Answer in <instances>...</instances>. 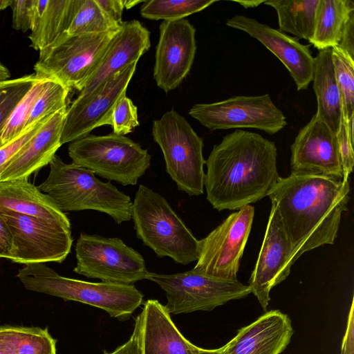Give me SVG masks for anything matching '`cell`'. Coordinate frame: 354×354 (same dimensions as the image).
Segmentation results:
<instances>
[{
  "label": "cell",
  "mask_w": 354,
  "mask_h": 354,
  "mask_svg": "<svg viewBox=\"0 0 354 354\" xmlns=\"http://www.w3.org/2000/svg\"><path fill=\"white\" fill-rule=\"evenodd\" d=\"M275 143L236 129L214 145L205 165L207 199L218 211L238 210L268 195L277 183Z\"/></svg>",
  "instance_id": "cell-1"
},
{
  "label": "cell",
  "mask_w": 354,
  "mask_h": 354,
  "mask_svg": "<svg viewBox=\"0 0 354 354\" xmlns=\"http://www.w3.org/2000/svg\"><path fill=\"white\" fill-rule=\"evenodd\" d=\"M349 192V180L291 174L280 177L267 196L276 205L284 231L301 257L334 243Z\"/></svg>",
  "instance_id": "cell-2"
},
{
  "label": "cell",
  "mask_w": 354,
  "mask_h": 354,
  "mask_svg": "<svg viewBox=\"0 0 354 354\" xmlns=\"http://www.w3.org/2000/svg\"><path fill=\"white\" fill-rule=\"evenodd\" d=\"M39 187L64 212L93 209L108 214L118 224L131 219L132 201L111 182H102L91 170L64 162L57 155Z\"/></svg>",
  "instance_id": "cell-3"
},
{
  "label": "cell",
  "mask_w": 354,
  "mask_h": 354,
  "mask_svg": "<svg viewBox=\"0 0 354 354\" xmlns=\"http://www.w3.org/2000/svg\"><path fill=\"white\" fill-rule=\"evenodd\" d=\"M17 277L27 290L95 306L118 319L130 317L143 299L133 285L68 278L43 263L25 265Z\"/></svg>",
  "instance_id": "cell-4"
},
{
  "label": "cell",
  "mask_w": 354,
  "mask_h": 354,
  "mask_svg": "<svg viewBox=\"0 0 354 354\" xmlns=\"http://www.w3.org/2000/svg\"><path fill=\"white\" fill-rule=\"evenodd\" d=\"M131 219L137 237L158 257L183 265L197 261L199 240L160 194L140 185L132 202Z\"/></svg>",
  "instance_id": "cell-5"
},
{
  "label": "cell",
  "mask_w": 354,
  "mask_h": 354,
  "mask_svg": "<svg viewBox=\"0 0 354 354\" xmlns=\"http://www.w3.org/2000/svg\"><path fill=\"white\" fill-rule=\"evenodd\" d=\"M72 162L124 186L136 185L149 168L151 156L125 136L88 134L70 142Z\"/></svg>",
  "instance_id": "cell-6"
},
{
  "label": "cell",
  "mask_w": 354,
  "mask_h": 354,
  "mask_svg": "<svg viewBox=\"0 0 354 354\" xmlns=\"http://www.w3.org/2000/svg\"><path fill=\"white\" fill-rule=\"evenodd\" d=\"M151 135L162 152L166 171L177 188L189 196L203 194V141L174 109L152 122Z\"/></svg>",
  "instance_id": "cell-7"
},
{
  "label": "cell",
  "mask_w": 354,
  "mask_h": 354,
  "mask_svg": "<svg viewBox=\"0 0 354 354\" xmlns=\"http://www.w3.org/2000/svg\"><path fill=\"white\" fill-rule=\"evenodd\" d=\"M118 31L66 35L39 53L34 66L35 74L41 78L58 81L80 92L98 66Z\"/></svg>",
  "instance_id": "cell-8"
},
{
  "label": "cell",
  "mask_w": 354,
  "mask_h": 354,
  "mask_svg": "<svg viewBox=\"0 0 354 354\" xmlns=\"http://www.w3.org/2000/svg\"><path fill=\"white\" fill-rule=\"evenodd\" d=\"M147 279L156 283L165 292L167 301L165 306L174 315L210 311L251 293L249 286L238 279H221L193 269L170 274L149 272Z\"/></svg>",
  "instance_id": "cell-9"
},
{
  "label": "cell",
  "mask_w": 354,
  "mask_h": 354,
  "mask_svg": "<svg viewBox=\"0 0 354 354\" xmlns=\"http://www.w3.org/2000/svg\"><path fill=\"white\" fill-rule=\"evenodd\" d=\"M75 256L74 272L102 282L133 285L149 273L142 256L118 237L81 232Z\"/></svg>",
  "instance_id": "cell-10"
},
{
  "label": "cell",
  "mask_w": 354,
  "mask_h": 354,
  "mask_svg": "<svg viewBox=\"0 0 354 354\" xmlns=\"http://www.w3.org/2000/svg\"><path fill=\"white\" fill-rule=\"evenodd\" d=\"M0 214L12 236L9 257L21 264L55 261L62 263L73 244L71 225L26 216L10 211Z\"/></svg>",
  "instance_id": "cell-11"
},
{
  "label": "cell",
  "mask_w": 354,
  "mask_h": 354,
  "mask_svg": "<svg viewBox=\"0 0 354 354\" xmlns=\"http://www.w3.org/2000/svg\"><path fill=\"white\" fill-rule=\"evenodd\" d=\"M189 114L210 131L255 129L274 134L287 122L268 94L239 95L212 102L194 104Z\"/></svg>",
  "instance_id": "cell-12"
},
{
  "label": "cell",
  "mask_w": 354,
  "mask_h": 354,
  "mask_svg": "<svg viewBox=\"0 0 354 354\" xmlns=\"http://www.w3.org/2000/svg\"><path fill=\"white\" fill-rule=\"evenodd\" d=\"M254 215V207L246 205L229 215L199 240L198 258L193 270L221 279L237 280Z\"/></svg>",
  "instance_id": "cell-13"
},
{
  "label": "cell",
  "mask_w": 354,
  "mask_h": 354,
  "mask_svg": "<svg viewBox=\"0 0 354 354\" xmlns=\"http://www.w3.org/2000/svg\"><path fill=\"white\" fill-rule=\"evenodd\" d=\"M300 257L288 238L276 205L272 203L263 243L249 279L251 292L267 310L271 290L284 281Z\"/></svg>",
  "instance_id": "cell-14"
},
{
  "label": "cell",
  "mask_w": 354,
  "mask_h": 354,
  "mask_svg": "<svg viewBox=\"0 0 354 354\" xmlns=\"http://www.w3.org/2000/svg\"><path fill=\"white\" fill-rule=\"evenodd\" d=\"M137 63L133 62L111 77L86 100L73 102L65 114L62 145L89 134L97 127L111 125L114 106L126 94Z\"/></svg>",
  "instance_id": "cell-15"
},
{
  "label": "cell",
  "mask_w": 354,
  "mask_h": 354,
  "mask_svg": "<svg viewBox=\"0 0 354 354\" xmlns=\"http://www.w3.org/2000/svg\"><path fill=\"white\" fill-rule=\"evenodd\" d=\"M156 47L153 78L168 93L180 86L189 73L196 51V29L186 19L163 21Z\"/></svg>",
  "instance_id": "cell-16"
},
{
  "label": "cell",
  "mask_w": 354,
  "mask_h": 354,
  "mask_svg": "<svg viewBox=\"0 0 354 354\" xmlns=\"http://www.w3.org/2000/svg\"><path fill=\"white\" fill-rule=\"evenodd\" d=\"M290 149L291 174L343 179L335 133L316 113L299 130Z\"/></svg>",
  "instance_id": "cell-17"
},
{
  "label": "cell",
  "mask_w": 354,
  "mask_h": 354,
  "mask_svg": "<svg viewBox=\"0 0 354 354\" xmlns=\"http://www.w3.org/2000/svg\"><path fill=\"white\" fill-rule=\"evenodd\" d=\"M226 25L246 32L272 53L287 68L297 91L308 87L313 81L315 65L309 45L302 44L296 38L244 15H236L227 19Z\"/></svg>",
  "instance_id": "cell-18"
},
{
  "label": "cell",
  "mask_w": 354,
  "mask_h": 354,
  "mask_svg": "<svg viewBox=\"0 0 354 354\" xmlns=\"http://www.w3.org/2000/svg\"><path fill=\"white\" fill-rule=\"evenodd\" d=\"M150 46V32L146 27L138 20L124 21L75 101L86 100L111 77L138 62Z\"/></svg>",
  "instance_id": "cell-19"
},
{
  "label": "cell",
  "mask_w": 354,
  "mask_h": 354,
  "mask_svg": "<svg viewBox=\"0 0 354 354\" xmlns=\"http://www.w3.org/2000/svg\"><path fill=\"white\" fill-rule=\"evenodd\" d=\"M294 333L289 316L278 310L266 312L222 346L221 354H280Z\"/></svg>",
  "instance_id": "cell-20"
},
{
  "label": "cell",
  "mask_w": 354,
  "mask_h": 354,
  "mask_svg": "<svg viewBox=\"0 0 354 354\" xmlns=\"http://www.w3.org/2000/svg\"><path fill=\"white\" fill-rule=\"evenodd\" d=\"M67 108L52 115L14 157L0 176V182L28 179L32 173L50 163L60 142Z\"/></svg>",
  "instance_id": "cell-21"
},
{
  "label": "cell",
  "mask_w": 354,
  "mask_h": 354,
  "mask_svg": "<svg viewBox=\"0 0 354 354\" xmlns=\"http://www.w3.org/2000/svg\"><path fill=\"white\" fill-rule=\"evenodd\" d=\"M141 313L143 354H198L201 351L180 333L158 300H147Z\"/></svg>",
  "instance_id": "cell-22"
},
{
  "label": "cell",
  "mask_w": 354,
  "mask_h": 354,
  "mask_svg": "<svg viewBox=\"0 0 354 354\" xmlns=\"http://www.w3.org/2000/svg\"><path fill=\"white\" fill-rule=\"evenodd\" d=\"M18 214L71 225L67 216L46 194L28 179L0 182V212Z\"/></svg>",
  "instance_id": "cell-23"
},
{
  "label": "cell",
  "mask_w": 354,
  "mask_h": 354,
  "mask_svg": "<svg viewBox=\"0 0 354 354\" xmlns=\"http://www.w3.org/2000/svg\"><path fill=\"white\" fill-rule=\"evenodd\" d=\"M77 6V0H34L31 46L41 53L68 35Z\"/></svg>",
  "instance_id": "cell-24"
},
{
  "label": "cell",
  "mask_w": 354,
  "mask_h": 354,
  "mask_svg": "<svg viewBox=\"0 0 354 354\" xmlns=\"http://www.w3.org/2000/svg\"><path fill=\"white\" fill-rule=\"evenodd\" d=\"M312 82L317 102L316 113L336 133L341 123L342 108L331 48L319 50L315 57Z\"/></svg>",
  "instance_id": "cell-25"
},
{
  "label": "cell",
  "mask_w": 354,
  "mask_h": 354,
  "mask_svg": "<svg viewBox=\"0 0 354 354\" xmlns=\"http://www.w3.org/2000/svg\"><path fill=\"white\" fill-rule=\"evenodd\" d=\"M353 12V1L319 0L309 43L319 50L338 46L345 24Z\"/></svg>",
  "instance_id": "cell-26"
},
{
  "label": "cell",
  "mask_w": 354,
  "mask_h": 354,
  "mask_svg": "<svg viewBox=\"0 0 354 354\" xmlns=\"http://www.w3.org/2000/svg\"><path fill=\"white\" fill-rule=\"evenodd\" d=\"M319 0H268L277 14L279 30L310 41Z\"/></svg>",
  "instance_id": "cell-27"
},
{
  "label": "cell",
  "mask_w": 354,
  "mask_h": 354,
  "mask_svg": "<svg viewBox=\"0 0 354 354\" xmlns=\"http://www.w3.org/2000/svg\"><path fill=\"white\" fill-rule=\"evenodd\" d=\"M0 339L15 354H57L56 339L48 328L0 326Z\"/></svg>",
  "instance_id": "cell-28"
},
{
  "label": "cell",
  "mask_w": 354,
  "mask_h": 354,
  "mask_svg": "<svg viewBox=\"0 0 354 354\" xmlns=\"http://www.w3.org/2000/svg\"><path fill=\"white\" fill-rule=\"evenodd\" d=\"M335 75L339 88L342 118L353 136L354 122V59L338 46L331 48Z\"/></svg>",
  "instance_id": "cell-29"
},
{
  "label": "cell",
  "mask_w": 354,
  "mask_h": 354,
  "mask_svg": "<svg viewBox=\"0 0 354 354\" xmlns=\"http://www.w3.org/2000/svg\"><path fill=\"white\" fill-rule=\"evenodd\" d=\"M121 26L105 15L95 0H77L67 34L76 35L116 32Z\"/></svg>",
  "instance_id": "cell-30"
},
{
  "label": "cell",
  "mask_w": 354,
  "mask_h": 354,
  "mask_svg": "<svg viewBox=\"0 0 354 354\" xmlns=\"http://www.w3.org/2000/svg\"><path fill=\"white\" fill-rule=\"evenodd\" d=\"M215 0H147L140 7V15L150 20L175 21L198 12Z\"/></svg>",
  "instance_id": "cell-31"
},
{
  "label": "cell",
  "mask_w": 354,
  "mask_h": 354,
  "mask_svg": "<svg viewBox=\"0 0 354 354\" xmlns=\"http://www.w3.org/2000/svg\"><path fill=\"white\" fill-rule=\"evenodd\" d=\"M47 80L39 77L16 106L3 129L2 145L17 138L26 128L32 109L43 91Z\"/></svg>",
  "instance_id": "cell-32"
},
{
  "label": "cell",
  "mask_w": 354,
  "mask_h": 354,
  "mask_svg": "<svg viewBox=\"0 0 354 354\" xmlns=\"http://www.w3.org/2000/svg\"><path fill=\"white\" fill-rule=\"evenodd\" d=\"M39 77L30 74L0 83V147L3 129L16 106Z\"/></svg>",
  "instance_id": "cell-33"
},
{
  "label": "cell",
  "mask_w": 354,
  "mask_h": 354,
  "mask_svg": "<svg viewBox=\"0 0 354 354\" xmlns=\"http://www.w3.org/2000/svg\"><path fill=\"white\" fill-rule=\"evenodd\" d=\"M71 89L58 81L48 79L27 121L26 127L37 121L67 108L66 100Z\"/></svg>",
  "instance_id": "cell-34"
},
{
  "label": "cell",
  "mask_w": 354,
  "mask_h": 354,
  "mask_svg": "<svg viewBox=\"0 0 354 354\" xmlns=\"http://www.w3.org/2000/svg\"><path fill=\"white\" fill-rule=\"evenodd\" d=\"M113 133L125 136L139 126L138 108L126 94L120 97L111 114Z\"/></svg>",
  "instance_id": "cell-35"
},
{
  "label": "cell",
  "mask_w": 354,
  "mask_h": 354,
  "mask_svg": "<svg viewBox=\"0 0 354 354\" xmlns=\"http://www.w3.org/2000/svg\"><path fill=\"white\" fill-rule=\"evenodd\" d=\"M50 116L44 118L27 127L19 136L0 147V176L14 157L25 147Z\"/></svg>",
  "instance_id": "cell-36"
},
{
  "label": "cell",
  "mask_w": 354,
  "mask_h": 354,
  "mask_svg": "<svg viewBox=\"0 0 354 354\" xmlns=\"http://www.w3.org/2000/svg\"><path fill=\"white\" fill-rule=\"evenodd\" d=\"M335 137L343 171V179L349 180L354 165L353 136L349 132L342 117Z\"/></svg>",
  "instance_id": "cell-37"
},
{
  "label": "cell",
  "mask_w": 354,
  "mask_h": 354,
  "mask_svg": "<svg viewBox=\"0 0 354 354\" xmlns=\"http://www.w3.org/2000/svg\"><path fill=\"white\" fill-rule=\"evenodd\" d=\"M34 0H10L12 10V27L26 32L30 30L33 14Z\"/></svg>",
  "instance_id": "cell-38"
},
{
  "label": "cell",
  "mask_w": 354,
  "mask_h": 354,
  "mask_svg": "<svg viewBox=\"0 0 354 354\" xmlns=\"http://www.w3.org/2000/svg\"><path fill=\"white\" fill-rule=\"evenodd\" d=\"M104 354H143L142 351V314L140 313L129 340L111 353Z\"/></svg>",
  "instance_id": "cell-39"
},
{
  "label": "cell",
  "mask_w": 354,
  "mask_h": 354,
  "mask_svg": "<svg viewBox=\"0 0 354 354\" xmlns=\"http://www.w3.org/2000/svg\"><path fill=\"white\" fill-rule=\"evenodd\" d=\"M105 15L115 24L122 26L124 0H95Z\"/></svg>",
  "instance_id": "cell-40"
},
{
  "label": "cell",
  "mask_w": 354,
  "mask_h": 354,
  "mask_svg": "<svg viewBox=\"0 0 354 354\" xmlns=\"http://www.w3.org/2000/svg\"><path fill=\"white\" fill-rule=\"evenodd\" d=\"M338 47L354 59V12L348 17Z\"/></svg>",
  "instance_id": "cell-41"
},
{
  "label": "cell",
  "mask_w": 354,
  "mask_h": 354,
  "mask_svg": "<svg viewBox=\"0 0 354 354\" xmlns=\"http://www.w3.org/2000/svg\"><path fill=\"white\" fill-rule=\"evenodd\" d=\"M352 300L344 336L342 339L340 354H354V312Z\"/></svg>",
  "instance_id": "cell-42"
},
{
  "label": "cell",
  "mask_w": 354,
  "mask_h": 354,
  "mask_svg": "<svg viewBox=\"0 0 354 354\" xmlns=\"http://www.w3.org/2000/svg\"><path fill=\"white\" fill-rule=\"evenodd\" d=\"M12 250V236L3 218L0 214V259H8Z\"/></svg>",
  "instance_id": "cell-43"
},
{
  "label": "cell",
  "mask_w": 354,
  "mask_h": 354,
  "mask_svg": "<svg viewBox=\"0 0 354 354\" xmlns=\"http://www.w3.org/2000/svg\"><path fill=\"white\" fill-rule=\"evenodd\" d=\"M234 2L240 4L245 8H251L259 6L261 3H264V0H243V1H234Z\"/></svg>",
  "instance_id": "cell-44"
},
{
  "label": "cell",
  "mask_w": 354,
  "mask_h": 354,
  "mask_svg": "<svg viewBox=\"0 0 354 354\" xmlns=\"http://www.w3.org/2000/svg\"><path fill=\"white\" fill-rule=\"evenodd\" d=\"M10 77L9 70L0 62V83L9 80Z\"/></svg>",
  "instance_id": "cell-45"
},
{
  "label": "cell",
  "mask_w": 354,
  "mask_h": 354,
  "mask_svg": "<svg viewBox=\"0 0 354 354\" xmlns=\"http://www.w3.org/2000/svg\"><path fill=\"white\" fill-rule=\"evenodd\" d=\"M0 354H15L12 349L0 339Z\"/></svg>",
  "instance_id": "cell-46"
},
{
  "label": "cell",
  "mask_w": 354,
  "mask_h": 354,
  "mask_svg": "<svg viewBox=\"0 0 354 354\" xmlns=\"http://www.w3.org/2000/svg\"><path fill=\"white\" fill-rule=\"evenodd\" d=\"M143 2L144 1L140 0H124V8L129 10L135 6Z\"/></svg>",
  "instance_id": "cell-47"
},
{
  "label": "cell",
  "mask_w": 354,
  "mask_h": 354,
  "mask_svg": "<svg viewBox=\"0 0 354 354\" xmlns=\"http://www.w3.org/2000/svg\"><path fill=\"white\" fill-rule=\"evenodd\" d=\"M222 347L215 349H205L202 348L198 354H221Z\"/></svg>",
  "instance_id": "cell-48"
},
{
  "label": "cell",
  "mask_w": 354,
  "mask_h": 354,
  "mask_svg": "<svg viewBox=\"0 0 354 354\" xmlns=\"http://www.w3.org/2000/svg\"><path fill=\"white\" fill-rule=\"evenodd\" d=\"M10 0H0V10L10 6Z\"/></svg>",
  "instance_id": "cell-49"
}]
</instances>
